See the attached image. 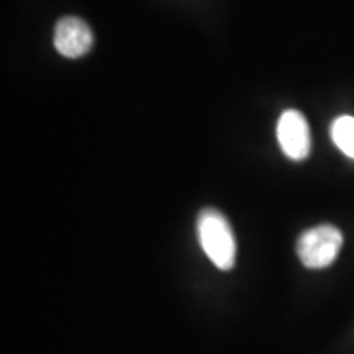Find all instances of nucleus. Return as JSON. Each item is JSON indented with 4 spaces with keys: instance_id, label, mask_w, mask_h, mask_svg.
Instances as JSON below:
<instances>
[{
    "instance_id": "5",
    "label": "nucleus",
    "mask_w": 354,
    "mask_h": 354,
    "mask_svg": "<svg viewBox=\"0 0 354 354\" xmlns=\"http://www.w3.org/2000/svg\"><path fill=\"white\" fill-rule=\"evenodd\" d=\"M331 140L346 156L354 159V117L343 115L331 125Z\"/></svg>"
},
{
    "instance_id": "3",
    "label": "nucleus",
    "mask_w": 354,
    "mask_h": 354,
    "mask_svg": "<svg viewBox=\"0 0 354 354\" xmlns=\"http://www.w3.org/2000/svg\"><path fill=\"white\" fill-rule=\"evenodd\" d=\"M277 141L287 158L302 161L312 149V136L307 120L299 110H286L277 122Z\"/></svg>"
},
{
    "instance_id": "1",
    "label": "nucleus",
    "mask_w": 354,
    "mask_h": 354,
    "mask_svg": "<svg viewBox=\"0 0 354 354\" xmlns=\"http://www.w3.org/2000/svg\"><path fill=\"white\" fill-rule=\"evenodd\" d=\"M197 238L203 253L221 271L233 269L236 261V241L233 230L223 214L203 209L197 216Z\"/></svg>"
},
{
    "instance_id": "2",
    "label": "nucleus",
    "mask_w": 354,
    "mask_h": 354,
    "mask_svg": "<svg viewBox=\"0 0 354 354\" xmlns=\"http://www.w3.org/2000/svg\"><path fill=\"white\" fill-rule=\"evenodd\" d=\"M343 246V234L333 225H318L300 234L297 254L305 268L323 269L333 264Z\"/></svg>"
},
{
    "instance_id": "4",
    "label": "nucleus",
    "mask_w": 354,
    "mask_h": 354,
    "mask_svg": "<svg viewBox=\"0 0 354 354\" xmlns=\"http://www.w3.org/2000/svg\"><path fill=\"white\" fill-rule=\"evenodd\" d=\"M56 51L69 59L87 55L94 44V35L86 21L77 17H64L55 26L53 37Z\"/></svg>"
}]
</instances>
